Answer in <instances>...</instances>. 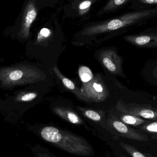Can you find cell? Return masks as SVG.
I'll use <instances>...</instances> for the list:
<instances>
[{"mask_svg":"<svg viewBox=\"0 0 157 157\" xmlns=\"http://www.w3.org/2000/svg\"><path fill=\"white\" fill-rule=\"evenodd\" d=\"M38 135L48 144L71 155L87 157L95 154L93 147L86 139L66 130L48 125L40 128Z\"/></svg>","mask_w":157,"mask_h":157,"instance_id":"1","label":"cell"},{"mask_svg":"<svg viewBox=\"0 0 157 157\" xmlns=\"http://www.w3.org/2000/svg\"><path fill=\"white\" fill-rule=\"evenodd\" d=\"M157 16V7L140 9L127 13L107 22L88 27L82 34L92 36L114 31L144 22Z\"/></svg>","mask_w":157,"mask_h":157,"instance_id":"2","label":"cell"},{"mask_svg":"<svg viewBox=\"0 0 157 157\" xmlns=\"http://www.w3.org/2000/svg\"><path fill=\"white\" fill-rule=\"evenodd\" d=\"M46 78V75L39 69L31 66H25L7 71L2 79L4 82H7L8 84H14L36 83Z\"/></svg>","mask_w":157,"mask_h":157,"instance_id":"3","label":"cell"},{"mask_svg":"<svg viewBox=\"0 0 157 157\" xmlns=\"http://www.w3.org/2000/svg\"><path fill=\"white\" fill-rule=\"evenodd\" d=\"M82 94L91 101L100 102L109 96V90L100 75H96L90 81L83 83L80 89Z\"/></svg>","mask_w":157,"mask_h":157,"instance_id":"4","label":"cell"},{"mask_svg":"<svg viewBox=\"0 0 157 157\" xmlns=\"http://www.w3.org/2000/svg\"><path fill=\"white\" fill-rule=\"evenodd\" d=\"M108 124L110 128L116 132L115 135H118V136L138 141H148V136L145 133L132 128L114 115L110 116Z\"/></svg>","mask_w":157,"mask_h":157,"instance_id":"5","label":"cell"},{"mask_svg":"<svg viewBox=\"0 0 157 157\" xmlns=\"http://www.w3.org/2000/svg\"><path fill=\"white\" fill-rule=\"evenodd\" d=\"M117 109L120 112L129 113L150 121H157V108L142 104H126L120 100Z\"/></svg>","mask_w":157,"mask_h":157,"instance_id":"6","label":"cell"},{"mask_svg":"<svg viewBox=\"0 0 157 157\" xmlns=\"http://www.w3.org/2000/svg\"><path fill=\"white\" fill-rule=\"evenodd\" d=\"M124 39L138 48H157V29H147L140 34L125 36Z\"/></svg>","mask_w":157,"mask_h":157,"instance_id":"7","label":"cell"},{"mask_svg":"<svg viewBox=\"0 0 157 157\" xmlns=\"http://www.w3.org/2000/svg\"><path fill=\"white\" fill-rule=\"evenodd\" d=\"M99 59L105 68L113 74L125 77L123 70L121 57L114 50L102 51L99 55Z\"/></svg>","mask_w":157,"mask_h":157,"instance_id":"8","label":"cell"},{"mask_svg":"<svg viewBox=\"0 0 157 157\" xmlns=\"http://www.w3.org/2000/svg\"><path fill=\"white\" fill-rule=\"evenodd\" d=\"M37 15L35 0H29L27 4L21 23L19 35L21 37L27 39L29 36V30L32 23L36 19Z\"/></svg>","mask_w":157,"mask_h":157,"instance_id":"9","label":"cell"},{"mask_svg":"<svg viewBox=\"0 0 157 157\" xmlns=\"http://www.w3.org/2000/svg\"><path fill=\"white\" fill-rule=\"evenodd\" d=\"M52 70L56 76L58 77L59 79L61 80L62 82L64 85V86L72 91V92H73L77 98L83 101L88 102H91V101L88 98H87L82 94V92L80 91V90L76 86V85L72 81L65 77L60 71L57 65H54V67L52 68Z\"/></svg>","mask_w":157,"mask_h":157,"instance_id":"10","label":"cell"},{"mask_svg":"<svg viewBox=\"0 0 157 157\" xmlns=\"http://www.w3.org/2000/svg\"><path fill=\"white\" fill-rule=\"evenodd\" d=\"M53 111L60 118L70 123L75 125H82L84 124V121L78 114L68 108L56 107L53 108Z\"/></svg>","mask_w":157,"mask_h":157,"instance_id":"11","label":"cell"},{"mask_svg":"<svg viewBox=\"0 0 157 157\" xmlns=\"http://www.w3.org/2000/svg\"><path fill=\"white\" fill-rule=\"evenodd\" d=\"M142 73L144 78L147 82L157 86V61L146 64Z\"/></svg>","mask_w":157,"mask_h":157,"instance_id":"12","label":"cell"},{"mask_svg":"<svg viewBox=\"0 0 157 157\" xmlns=\"http://www.w3.org/2000/svg\"><path fill=\"white\" fill-rule=\"evenodd\" d=\"M120 120L125 124L137 127L145 124L150 121L129 113L120 112Z\"/></svg>","mask_w":157,"mask_h":157,"instance_id":"13","label":"cell"},{"mask_svg":"<svg viewBox=\"0 0 157 157\" xmlns=\"http://www.w3.org/2000/svg\"><path fill=\"white\" fill-rule=\"evenodd\" d=\"M120 144L122 148L132 157H154L149 154L141 153L132 146L124 142H120Z\"/></svg>","mask_w":157,"mask_h":157,"instance_id":"14","label":"cell"},{"mask_svg":"<svg viewBox=\"0 0 157 157\" xmlns=\"http://www.w3.org/2000/svg\"><path fill=\"white\" fill-rule=\"evenodd\" d=\"M83 115L88 119L96 122H101L102 121L104 113L102 112L98 111L92 109H79Z\"/></svg>","mask_w":157,"mask_h":157,"instance_id":"15","label":"cell"},{"mask_svg":"<svg viewBox=\"0 0 157 157\" xmlns=\"http://www.w3.org/2000/svg\"><path fill=\"white\" fill-rule=\"evenodd\" d=\"M31 150L35 157H57L47 147L39 144L32 147Z\"/></svg>","mask_w":157,"mask_h":157,"instance_id":"16","label":"cell"},{"mask_svg":"<svg viewBox=\"0 0 157 157\" xmlns=\"http://www.w3.org/2000/svg\"><path fill=\"white\" fill-rule=\"evenodd\" d=\"M78 74L79 78L83 83H87L94 77L91 70L86 66H81L78 69Z\"/></svg>","mask_w":157,"mask_h":157,"instance_id":"17","label":"cell"},{"mask_svg":"<svg viewBox=\"0 0 157 157\" xmlns=\"http://www.w3.org/2000/svg\"><path fill=\"white\" fill-rule=\"evenodd\" d=\"M139 130L144 133L157 134V121H149L140 126Z\"/></svg>","mask_w":157,"mask_h":157,"instance_id":"18","label":"cell"},{"mask_svg":"<svg viewBox=\"0 0 157 157\" xmlns=\"http://www.w3.org/2000/svg\"><path fill=\"white\" fill-rule=\"evenodd\" d=\"M51 35V31L48 28H43L39 32L37 37V43H40L48 39Z\"/></svg>","mask_w":157,"mask_h":157,"instance_id":"19","label":"cell"},{"mask_svg":"<svg viewBox=\"0 0 157 157\" xmlns=\"http://www.w3.org/2000/svg\"><path fill=\"white\" fill-rule=\"evenodd\" d=\"M130 0H110L105 7V10H111L117 7H121L124 4L128 2Z\"/></svg>","mask_w":157,"mask_h":157,"instance_id":"20","label":"cell"},{"mask_svg":"<svg viewBox=\"0 0 157 157\" xmlns=\"http://www.w3.org/2000/svg\"><path fill=\"white\" fill-rule=\"evenodd\" d=\"M137 10L149 8V6L153 5H157V0H137Z\"/></svg>","mask_w":157,"mask_h":157,"instance_id":"21","label":"cell"},{"mask_svg":"<svg viewBox=\"0 0 157 157\" xmlns=\"http://www.w3.org/2000/svg\"><path fill=\"white\" fill-rule=\"evenodd\" d=\"M37 93L34 92H27L23 95H21L19 97V100L22 101L27 102L31 101L35 99L37 97Z\"/></svg>","mask_w":157,"mask_h":157,"instance_id":"22","label":"cell"},{"mask_svg":"<svg viewBox=\"0 0 157 157\" xmlns=\"http://www.w3.org/2000/svg\"><path fill=\"white\" fill-rule=\"evenodd\" d=\"M91 5V2L90 1H84L82 2L81 3L79 4L78 7L80 10H85V9H87L90 7Z\"/></svg>","mask_w":157,"mask_h":157,"instance_id":"23","label":"cell"},{"mask_svg":"<svg viewBox=\"0 0 157 157\" xmlns=\"http://www.w3.org/2000/svg\"><path fill=\"white\" fill-rule=\"evenodd\" d=\"M121 157H127L125 156L124 155H121Z\"/></svg>","mask_w":157,"mask_h":157,"instance_id":"24","label":"cell"}]
</instances>
